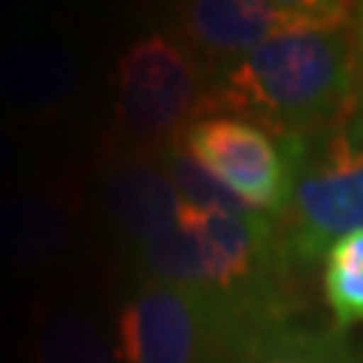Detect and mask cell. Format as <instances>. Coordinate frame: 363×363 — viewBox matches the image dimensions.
<instances>
[{
	"label": "cell",
	"instance_id": "6",
	"mask_svg": "<svg viewBox=\"0 0 363 363\" xmlns=\"http://www.w3.org/2000/svg\"><path fill=\"white\" fill-rule=\"evenodd\" d=\"M354 16L345 0H194L176 9V25L194 55L236 61L294 33L348 30Z\"/></svg>",
	"mask_w": 363,
	"mask_h": 363
},
{
	"label": "cell",
	"instance_id": "4",
	"mask_svg": "<svg viewBox=\"0 0 363 363\" xmlns=\"http://www.w3.org/2000/svg\"><path fill=\"white\" fill-rule=\"evenodd\" d=\"M276 230L285 264H312L336 240L363 230V130L354 112L309 143Z\"/></svg>",
	"mask_w": 363,
	"mask_h": 363
},
{
	"label": "cell",
	"instance_id": "10",
	"mask_svg": "<svg viewBox=\"0 0 363 363\" xmlns=\"http://www.w3.org/2000/svg\"><path fill=\"white\" fill-rule=\"evenodd\" d=\"M28 363H118V351L88 312L55 306L40 315Z\"/></svg>",
	"mask_w": 363,
	"mask_h": 363
},
{
	"label": "cell",
	"instance_id": "16",
	"mask_svg": "<svg viewBox=\"0 0 363 363\" xmlns=\"http://www.w3.org/2000/svg\"><path fill=\"white\" fill-rule=\"evenodd\" d=\"M16 164H18V140H16V133L0 121V179H6L13 173Z\"/></svg>",
	"mask_w": 363,
	"mask_h": 363
},
{
	"label": "cell",
	"instance_id": "2",
	"mask_svg": "<svg viewBox=\"0 0 363 363\" xmlns=\"http://www.w3.org/2000/svg\"><path fill=\"white\" fill-rule=\"evenodd\" d=\"M281 312L224 294L145 281L118 315L121 363H255Z\"/></svg>",
	"mask_w": 363,
	"mask_h": 363
},
{
	"label": "cell",
	"instance_id": "1",
	"mask_svg": "<svg viewBox=\"0 0 363 363\" xmlns=\"http://www.w3.org/2000/svg\"><path fill=\"white\" fill-rule=\"evenodd\" d=\"M354 30L294 33L227 61L209 85L206 116L227 112L281 140H318L354 112Z\"/></svg>",
	"mask_w": 363,
	"mask_h": 363
},
{
	"label": "cell",
	"instance_id": "8",
	"mask_svg": "<svg viewBox=\"0 0 363 363\" xmlns=\"http://www.w3.org/2000/svg\"><path fill=\"white\" fill-rule=\"evenodd\" d=\"M82 64L61 40H0V109L25 124H52L76 104Z\"/></svg>",
	"mask_w": 363,
	"mask_h": 363
},
{
	"label": "cell",
	"instance_id": "9",
	"mask_svg": "<svg viewBox=\"0 0 363 363\" xmlns=\"http://www.w3.org/2000/svg\"><path fill=\"white\" fill-rule=\"evenodd\" d=\"M100 191L112 224L133 248L176 230L188 206L157 155L118 152L109 157Z\"/></svg>",
	"mask_w": 363,
	"mask_h": 363
},
{
	"label": "cell",
	"instance_id": "14",
	"mask_svg": "<svg viewBox=\"0 0 363 363\" xmlns=\"http://www.w3.org/2000/svg\"><path fill=\"white\" fill-rule=\"evenodd\" d=\"M255 363H363V357L336 330H300L281 324Z\"/></svg>",
	"mask_w": 363,
	"mask_h": 363
},
{
	"label": "cell",
	"instance_id": "13",
	"mask_svg": "<svg viewBox=\"0 0 363 363\" xmlns=\"http://www.w3.org/2000/svg\"><path fill=\"white\" fill-rule=\"evenodd\" d=\"M157 157H161L167 176L173 179L176 191L188 206L206 209V212H227V215H264L255 206H248L242 197H236L227 185H221V182L182 145V140L169 143Z\"/></svg>",
	"mask_w": 363,
	"mask_h": 363
},
{
	"label": "cell",
	"instance_id": "12",
	"mask_svg": "<svg viewBox=\"0 0 363 363\" xmlns=\"http://www.w3.org/2000/svg\"><path fill=\"white\" fill-rule=\"evenodd\" d=\"M324 300L333 315V330L342 333L363 324V230L336 240L324 255Z\"/></svg>",
	"mask_w": 363,
	"mask_h": 363
},
{
	"label": "cell",
	"instance_id": "15",
	"mask_svg": "<svg viewBox=\"0 0 363 363\" xmlns=\"http://www.w3.org/2000/svg\"><path fill=\"white\" fill-rule=\"evenodd\" d=\"M354 45H357V94H354V121L363 130V4H357V16H354Z\"/></svg>",
	"mask_w": 363,
	"mask_h": 363
},
{
	"label": "cell",
	"instance_id": "5",
	"mask_svg": "<svg viewBox=\"0 0 363 363\" xmlns=\"http://www.w3.org/2000/svg\"><path fill=\"white\" fill-rule=\"evenodd\" d=\"M312 140L272 136L236 116H206L182 133V145L209 173L264 215L288 209Z\"/></svg>",
	"mask_w": 363,
	"mask_h": 363
},
{
	"label": "cell",
	"instance_id": "3",
	"mask_svg": "<svg viewBox=\"0 0 363 363\" xmlns=\"http://www.w3.org/2000/svg\"><path fill=\"white\" fill-rule=\"evenodd\" d=\"M209 85L197 55L179 37L145 33L116 61V152L161 155L206 116Z\"/></svg>",
	"mask_w": 363,
	"mask_h": 363
},
{
	"label": "cell",
	"instance_id": "7",
	"mask_svg": "<svg viewBox=\"0 0 363 363\" xmlns=\"http://www.w3.org/2000/svg\"><path fill=\"white\" fill-rule=\"evenodd\" d=\"M82 185L76 179L21 182L0 194V267L43 269L61 260L82 218Z\"/></svg>",
	"mask_w": 363,
	"mask_h": 363
},
{
	"label": "cell",
	"instance_id": "11",
	"mask_svg": "<svg viewBox=\"0 0 363 363\" xmlns=\"http://www.w3.org/2000/svg\"><path fill=\"white\" fill-rule=\"evenodd\" d=\"M133 260H136V267L143 269L145 281L212 294L206 248H203L200 236L194 233V227L185 224V215H182V224L176 230L157 236L152 242L136 245Z\"/></svg>",
	"mask_w": 363,
	"mask_h": 363
}]
</instances>
